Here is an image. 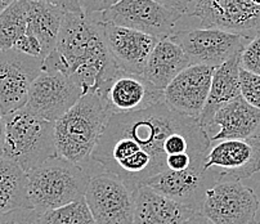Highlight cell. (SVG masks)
<instances>
[{"mask_svg": "<svg viewBox=\"0 0 260 224\" xmlns=\"http://www.w3.org/2000/svg\"><path fill=\"white\" fill-rule=\"evenodd\" d=\"M189 17L204 28H219L251 38L260 30V0H192Z\"/></svg>", "mask_w": 260, "mask_h": 224, "instance_id": "10", "label": "cell"}, {"mask_svg": "<svg viewBox=\"0 0 260 224\" xmlns=\"http://www.w3.org/2000/svg\"><path fill=\"white\" fill-rule=\"evenodd\" d=\"M105 39L111 57L119 70L142 75L148 57L158 40L153 36L132 28L105 23Z\"/></svg>", "mask_w": 260, "mask_h": 224, "instance_id": "16", "label": "cell"}, {"mask_svg": "<svg viewBox=\"0 0 260 224\" xmlns=\"http://www.w3.org/2000/svg\"><path fill=\"white\" fill-rule=\"evenodd\" d=\"M110 115L132 114L146 110L164 101V91L158 90L142 75L119 70L98 93Z\"/></svg>", "mask_w": 260, "mask_h": 224, "instance_id": "14", "label": "cell"}, {"mask_svg": "<svg viewBox=\"0 0 260 224\" xmlns=\"http://www.w3.org/2000/svg\"><path fill=\"white\" fill-rule=\"evenodd\" d=\"M215 184V180L204 170H168L151 179L146 185L162 196L200 213L206 191Z\"/></svg>", "mask_w": 260, "mask_h": 224, "instance_id": "17", "label": "cell"}, {"mask_svg": "<svg viewBox=\"0 0 260 224\" xmlns=\"http://www.w3.org/2000/svg\"><path fill=\"white\" fill-rule=\"evenodd\" d=\"M188 66H191V62L182 47L172 38H165L155 45L142 76L158 90L164 91Z\"/></svg>", "mask_w": 260, "mask_h": 224, "instance_id": "20", "label": "cell"}, {"mask_svg": "<svg viewBox=\"0 0 260 224\" xmlns=\"http://www.w3.org/2000/svg\"><path fill=\"white\" fill-rule=\"evenodd\" d=\"M42 69L71 78L84 94L100 93L119 71L107 48L101 18L83 12L64 13L55 48L43 61Z\"/></svg>", "mask_w": 260, "mask_h": 224, "instance_id": "2", "label": "cell"}, {"mask_svg": "<svg viewBox=\"0 0 260 224\" xmlns=\"http://www.w3.org/2000/svg\"><path fill=\"white\" fill-rule=\"evenodd\" d=\"M259 199L241 182L216 183L205 194L200 213L211 224H255Z\"/></svg>", "mask_w": 260, "mask_h": 224, "instance_id": "11", "label": "cell"}, {"mask_svg": "<svg viewBox=\"0 0 260 224\" xmlns=\"http://www.w3.org/2000/svg\"><path fill=\"white\" fill-rule=\"evenodd\" d=\"M155 2L161 4V6L166 7V8L177 12L182 17L188 16V12L192 3V0H155Z\"/></svg>", "mask_w": 260, "mask_h": 224, "instance_id": "31", "label": "cell"}, {"mask_svg": "<svg viewBox=\"0 0 260 224\" xmlns=\"http://www.w3.org/2000/svg\"><path fill=\"white\" fill-rule=\"evenodd\" d=\"M84 95L81 86L66 75L42 69L31 85L26 107L34 114L55 122Z\"/></svg>", "mask_w": 260, "mask_h": 224, "instance_id": "13", "label": "cell"}, {"mask_svg": "<svg viewBox=\"0 0 260 224\" xmlns=\"http://www.w3.org/2000/svg\"><path fill=\"white\" fill-rule=\"evenodd\" d=\"M4 144H6V120L0 115V157H3Z\"/></svg>", "mask_w": 260, "mask_h": 224, "instance_id": "32", "label": "cell"}, {"mask_svg": "<svg viewBox=\"0 0 260 224\" xmlns=\"http://www.w3.org/2000/svg\"><path fill=\"white\" fill-rule=\"evenodd\" d=\"M196 211L143 185L134 192L133 224H184Z\"/></svg>", "mask_w": 260, "mask_h": 224, "instance_id": "19", "label": "cell"}, {"mask_svg": "<svg viewBox=\"0 0 260 224\" xmlns=\"http://www.w3.org/2000/svg\"><path fill=\"white\" fill-rule=\"evenodd\" d=\"M64 13L49 4L28 0L27 31L43 48V61L53 52Z\"/></svg>", "mask_w": 260, "mask_h": 224, "instance_id": "22", "label": "cell"}, {"mask_svg": "<svg viewBox=\"0 0 260 224\" xmlns=\"http://www.w3.org/2000/svg\"><path fill=\"white\" fill-rule=\"evenodd\" d=\"M241 97L250 106L260 111V75L240 69Z\"/></svg>", "mask_w": 260, "mask_h": 224, "instance_id": "27", "label": "cell"}, {"mask_svg": "<svg viewBox=\"0 0 260 224\" xmlns=\"http://www.w3.org/2000/svg\"><path fill=\"white\" fill-rule=\"evenodd\" d=\"M240 69L251 74L260 75V30L251 36L238 57Z\"/></svg>", "mask_w": 260, "mask_h": 224, "instance_id": "26", "label": "cell"}, {"mask_svg": "<svg viewBox=\"0 0 260 224\" xmlns=\"http://www.w3.org/2000/svg\"><path fill=\"white\" fill-rule=\"evenodd\" d=\"M238 57L240 55L214 70L208 101H206L205 108L199 119L200 125L204 129L210 125L215 114L220 108L227 106L236 98L241 97Z\"/></svg>", "mask_w": 260, "mask_h": 224, "instance_id": "21", "label": "cell"}, {"mask_svg": "<svg viewBox=\"0 0 260 224\" xmlns=\"http://www.w3.org/2000/svg\"><path fill=\"white\" fill-rule=\"evenodd\" d=\"M255 224H260V223H255Z\"/></svg>", "mask_w": 260, "mask_h": 224, "instance_id": "35", "label": "cell"}, {"mask_svg": "<svg viewBox=\"0 0 260 224\" xmlns=\"http://www.w3.org/2000/svg\"><path fill=\"white\" fill-rule=\"evenodd\" d=\"M38 224H95L85 200L39 214Z\"/></svg>", "mask_w": 260, "mask_h": 224, "instance_id": "25", "label": "cell"}, {"mask_svg": "<svg viewBox=\"0 0 260 224\" xmlns=\"http://www.w3.org/2000/svg\"><path fill=\"white\" fill-rule=\"evenodd\" d=\"M84 200L95 224H133L134 192L110 173L91 175Z\"/></svg>", "mask_w": 260, "mask_h": 224, "instance_id": "9", "label": "cell"}, {"mask_svg": "<svg viewBox=\"0 0 260 224\" xmlns=\"http://www.w3.org/2000/svg\"><path fill=\"white\" fill-rule=\"evenodd\" d=\"M100 18L105 23L132 28L161 40L173 35L182 16L155 0H120L101 13Z\"/></svg>", "mask_w": 260, "mask_h": 224, "instance_id": "8", "label": "cell"}, {"mask_svg": "<svg viewBox=\"0 0 260 224\" xmlns=\"http://www.w3.org/2000/svg\"><path fill=\"white\" fill-rule=\"evenodd\" d=\"M39 213L35 209H17L0 215V224H38Z\"/></svg>", "mask_w": 260, "mask_h": 224, "instance_id": "28", "label": "cell"}, {"mask_svg": "<svg viewBox=\"0 0 260 224\" xmlns=\"http://www.w3.org/2000/svg\"><path fill=\"white\" fill-rule=\"evenodd\" d=\"M210 146L199 120L162 102L132 114L111 115L90 160L136 192L168 172L169 158L180 155L206 157Z\"/></svg>", "mask_w": 260, "mask_h": 224, "instance_id": "1", "label": "cell"}, {"mask_svg": "<svg viewBox=\"0 0 260 224\" xmlns=\"http://www.w3.org/2000/svg\"><path fill=\"white\" fill-rule=\"evenodd\" d=\"M214 126L218 132L210 137L211 143L225 139H260V111L238 97L216 112L206 133Z\"/></svg>", "mask_w": 260, "mask_h": 224, "instance_id": "18", "label": "cell"}, {"mask_svg": "<svg viewBox=\"0 0 260 224\" xmlns=\"http://www.w3.org/2000/svg\"><path fill=\"white\" fill-rule=\"evenodd\" d=\"M204 172L215 183L241 182L260 172V139H225L211 143Z\"/></svg>", "mask_w": 260, "mask_h": 224, "instance_id": "7", "label": "cell"}, {"mask_svg": "<svg viewBox=\"0 0 260 224\" xmlns=\"http://www.w3.org/2000/svg\"><path fill=\"white\" fill-rule=\"evenodd\" d=\"M182 47L191 65H205L216 69L241 54L250 36L219 28H183L170 35Z\"/></svg>", "mask_w": 260, "mask_h": 224, "instance_id": "6", "label": "cell"}, {"mask_svg": "<svg viewBox=\"0 0 260 224\" xmlns=\"http://www.w3.org/2000/svg\"><path fill=\"white\" fill-rule=\"evenodd\" d=\"M214 67L191 65L164 90V101L172 110L199 120L205 108L213 80Z\"/></svg>", "mask_w": 260, "mask_h": 224, "instance_id": "15", "label": "cell"}, {"mask_svg": "<svg viewBox=\"0 0 260 224\" xmlns=\"http://www.w3.org/2000/svg\"><path fill=\"white\" fill-rule=\"evenodd\" d=\"M120 0H79L80 8L85 14L103 13L107 9L116 6Z\"/></svg>", "mask_w": 260, "mask_h": 224, "instance_id": "29", "label": "cell"}, {"mask_svg": "<svg viewBox=\"0 0 260 224\" xmlns=\"http://www.w3.org/2000/svg\"><path fill=\"white\" fill-rule=\"evenodd\" d=\"M17 209H32L27 192V174L12 161L0 157V215Z\"/></svg>", "mask_w": 260, "mask_h": 224, "instance_id": "23", "label": "cell"}, {"mask_svg": "<svg viewBox=\"0 0 260 224\" xmlns=\"http://www.w3.org/2000/svg\"><path fill=\"white\" fill-rule=\"evenodd\" d=\"M28 0H14L0 14V52L13 49L27 31Z\"/></svg>", "mask_w": 260, "mask_h": 224, "instance_id": "24", "label": "cell"}, {"mask_svg": "<svg viewBox=\"0 0 260 224\" xmlns=\"http://www.w3.org/2000/svg\"><path fill=\"white\" fill-rule=\"evenodd\" d=\"M14 0H0V14L3 13L12 3H13Z\"/></svg>", "mask_w": 260, "mask_h": 224, "instance_id": "34", "label": "cell"}, {"mask_svg": "<svg viewBox=\"0 0 260 224\" xmlns=\"http://www.w3.org/2000/svg\"><path fill=\"white\" fill-rule=\"evenodd\" d=\"M6 120L3 157L18 165L25 173L58 156L54 122L44 120L27 107L13 111Z\"/></svg>", "mask_w": 260, "mask_h": 224, "instance_id": "4", "label": "cell"}, {"mask_svg": "<svg viewBox=\"0 0 260 224\" xmlns=\"http://www.w3.org/2000/svg\"><path fill=\"white\" fill-rule=\"evenodd\" d=\"M43 59L16 49L0 52V115L25 107L31 85L42 72Z\"/></svg>", "mask_w": 260, "mask_h": 224, "instance_id": "12", "label": "cell"}, {"mask_svg": "<svg viewBox=\"0 0 260 224\" xmlns=\"http://www.w3.org/2000/svg\"><path fill=\"white\" fill-rule=\"evenodd\" d=\"M184 224H211V223L205 218V216L202 215L201 213H196L193 214L188 220L185 221Z\"/></svg>", "mask_w": 260, "mask_h": 224, "instance_id": "33", "label": "cell"}, {"mask_svg": "<svg viewBox=\"0 0 260 224\" xmlns=\"http://www.w3.org/2000/svg\"><path fill=\"white\" fill-rule=\"evenodd\" d=\"M26 174L31 208L39 214L83 200L91 177L85 168L59 156Z\"/></svg>", "mask_w": 260, "mask_h": 224, "instance_id": "5", "label": "cell"}, {"mask_svg": "<svg viewBox=\"0 0 260 224\" xmlns=\"http://www.w3.org/2000/svg\"><path fill=\"white\" fill-rule=\"evenodd\" d=\"M111 117L98 93H86L54 122L59 157L85 168Z\"/></svg>", "mask_w": 260, "mask_h": 224, "instance_id": "3", "label": "cell"}, {"mask_svg": "<svg viewBox=\"0 0 260 224\" xmlns=\"http://www.w3.org/2000/svg\"><path fill=\"white\" fill-rule=\"evenodd\" d=\"M32 2H42V3L49 4V6L62 11L63 13H80V12H83L79 0H32Z\"/></svg>", "mask_w": 260, "mask_h": 224, "instance_id": "30", "label": "cell"}]
</instances>
